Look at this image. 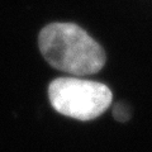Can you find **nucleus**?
<instances>
[{"instance_id":"nucleus-1","label":"nucleus","mask_w":152,"mask_h":152,"mask_svg":"<svg viewBox=\"0 0 152 152\" xmlns=\"http://www.w3.org/2000/svg\"><path fill=\"white\" fill-rule=\"evenodd\" d=\"M38 45L46 61L71 76H86L105 65L102 46L74 23H51L41 31Z\"/></svg>"},{"instance_id":"nucleus-2","label":"nucleus","mask_w":152,"mask_h":152,"mask_svg":"<svg viewBox=\"0 0 152 152\" xmlns=\"http://www.w3.org/2000/svg\"><path fill=\"white\" fill-rule=\"evenodd\" d=\"M52 108L77 121H91L110 107L113 94L107 85L77 76L57 77L48 86Z\"/></svg>"},{"instance_id":"nucleus-3","label":"nucleus","mask_w":152,"mask_h":152,"mask_svg":"<svg viewBox=\"0 0 152 152\" xmlns=\"http://www.w3.org/2000/svg\"><path fill=\"white\" fill-rule=\"evenodd\" d=\"M113 115L117 121L127 122L131 118L129 108H128L127 104H124V103H117L113 107Z\"/></svg>"}]
</instances>
